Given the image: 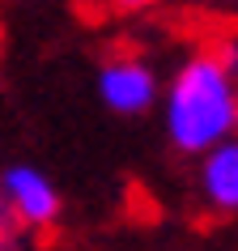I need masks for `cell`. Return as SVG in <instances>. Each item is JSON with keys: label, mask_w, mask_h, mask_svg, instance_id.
<instances>
[{"label": "cell", "mask_w": 238, "mask_h": 251, "mask_svg": "<svg viewBox=\"0 0 238 251\" xmlns=\"http://www.w3.org/2000/svg\"><path fill=\"white\" fill-rule=\"evenodd\" d=\"M238 43L183 60L166 94V136L187 158L238 141Z\"/></svg>", "instance_id": "1"}, {"label": "cell", "mask_w": 238, "mask_h": 251, "mask_svg": "<svg viewBox=\"0 0 238 251\" xmlns=\"http://www.w3.org/2000/svg\"><path fill=\"white\" fill-rule=\"evenodd\" d=\"M0 196H4V204L22 230H47L60 217V192L39 166H4L0 171Z\"/></svg>", "instance_id": "2"}, {"label": "cell", "mask_w": 238, "mask_h": 251, "mask_svg": "<svg viewBox=\"0 0 238 251\" xmlns=\"http://www.w3.org/2000/svg\"><path fill=\"white\" fill-rule=\"evenodd\" d=\"M98 98L115 115H145L158 102V73L136 55H115L98 73Z\"/></svg>", "instance_id": "3"}, {"label": "cell", "mask_w": 238, "mask_h": 251, "mask_svg": "<svg viewBox=\"0 0 238 251\" xmlns=\"http://www.w3.org/2000/svg\"><path fill=\"white\" fill-rule=\"evenodd\" d=\"M196 183H200V196L209 200V209L238 213V141H225L200 158Z\"/></svg>", "instance_id": "4"}, {"label": "cell", "mask_w": 238, "mask_h": 251, "mask_svg": "<svg viewBox=\"0 0 238 251\" xmlns=\"http://www.w3.org/2000/svg\"><path fill=\"white\" fill-rule=\"evenodd\" d=\"M17 243H22V226H17V217L9 213V204L0 196V251H17Z\"/></svg>", "instance_id": "5"}, {"label": "cell", "mask_w": 238, "mask_h": 251, "mask_svg": "<svg viewBox=\"0 0 238 251\" xmlns=\"http://www.w3.org/2000/svg\"><path fill=\"white\" fill-rule=\"evenodd\" d=\"M115 9H149V4H158V0H111Z\"/></svg>", "instance_id": "6"}, {"label": "cell", "mask_w": 238, "mask_h": 251, "mask_svg": "<svg viewBox=\"0 0 238 251\" xmlns=\"http://www.w3.org/2000/svg\"><path fill=\"white\" fill-rule=\"evenodd\" d=\"M213 4H225V0H213Z\"/></svg>", "instance_id": "7"}]
</instances>
